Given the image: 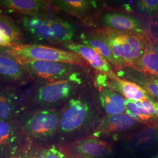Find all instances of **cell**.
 I'll list each match as a JSON object with an SVG mask.
<instances>
[{
  "mask_svg": "<svg viewBox=\"0 0 158 158\" xmlns=\"http://www.w3.org/2000/svg\"><path fill=\"white\" fill-rule=\"evenodd\" d=\"M100 34L110 46L119 68L135 65L148 49L147 42L141 34L120 32L107 29Z\"/></svg>",
  "mask_w": 158,
  "mask_h": 158,
  "instance_id": "obj_1",
  "label": "cell"
},
{
  "mask_svg": "<svg viewBox=\"0 0 158 158\" xmlns=\"http://www.w3.org/2000/svg\"><path fill=\"white\" fill-rule=\"evenodd\" d=\"M80 82L77 72L66 79L33 82L27 90L26 102L39 106H51L66 100Z\"/></svg>",
  "mask_w": 158,
  "mask_h": 158,
  "instance_id": "obj_2",
  "label": "cell"
},
{
  "mask_svg": "<svg viewBox=\"0 0 158 158\" xmlns=\"http://www.w3.org/2000/svg\"><path fill=\"white\" fill-rule=\"evenodd\" d=\"M6 53L14 59L63 63L85 67L86 62L78 54L49 46L23 44L13 46Z\"/></svg>",
  "mask_w": 158,
  "mask_h": 158,
  "instance_id": "obj_3",
  "label": "cell"
},
{
  "mask_svg": "<svg viewBox=\"0 0 158 158\" xmlns=\"http://www.w3.org/2000/svg\"><path fill=\"white\" fill-rule=\"evenodd\" d=\"M60 114L54 110H40L24 114L19 123L25 134L36 140H44L59 129Z\"/></svg>",
  "mask_w": 158,
  "mask_h": 158,
  "instance_id": "obj_4",
  "label": "cell"
},
{
  "mask_svg": "<svg viewBox=\"0 0 158 158\" xmlns=\"http://www.w3.org/2000/svg\"><path fill=\"white\" fill-rule=\"evenodd\" d=\"M15 60L23 66L33 82L62 80L76 72L77 66L70 64L43 60Z\"/></svg>",
  "mask_w": 158,
  "mask_h": 158,
  "instance_id": "obj_5",
  "label": "cell"
},
{
  "mask_svg": "<svg viewBox=\"0 0 158 158\" xmlns=\"http://www.w3.org/2000/svg\"><path fill=\"white\" fill-rule=\"evenodd\" d=\"M14 19L23 32L27 44H55L51 28V18L46 14L15 15Z\"/></svg>",
  "mask_w": 158,
  "mask_h": 158,
  "instance_id": "obj_6",
  "label": "cell"
},
{
  "mask_svg": "<svg viewBox=\"0 0 158 158\" xmlns=\"http://www.w3.org/2000/svg\"><path fill=\"white\" fill-rule=\"evenodd\" d=\"M90 108L87 102L71 98L60 115L59 129L63 134H70L80 129L90 117Z\"/></svg>",
  "mask_w": 158,
  "mask_h": 158,
  "instance_id": "obj_7",
  "label": "cell"
},
{
  "mask_svg": "<svg viewBox=\"0 0 158 158\" xmlns=\"http://www.w3.org/2000/svg\"><path fill=\"white\" fill-rule=\"evenodd\" d=\"M21 87L0 85V119L6 121H15L23 110V97L26 93Z\"/></svg>",
  "mask_w": 158,
  "mask_h": 158,
  "instance_id": "obj_8",
  "label": "cell"
},
{
  "mask_svg": "<svg viewBox=\"0 0 158 158\" xmlns=\"http://www.w3.org/2000/svg\"><path fill=\"white\" fill-rule=\"evenodd\" d=\"M33 83L23 66L6 54L0 55V85L19 87Z\"/></svg>",
  "mask_w": 158,
  "mask_h": 158,
  "instance_id": "obj_9",
  "label": "cell"
},
{
  "mask_svg": "<svg viewBox=\"0 0 158 158\" xmlns=\"http://www.w3.org/2000/svg\"><path fill=\"white\" fill-rule=\"evenodd\" d=\"M25 134L19 123L0 119V156L10 158L23 145Z\"/></svg>",
  "mask_w": 158,
  "mask_h": 158,
  "instance_id": "obj_10",
  "label": "cell"
},
{
  "mask_svg": "<svg viewBox=\"0 0 158 158\" xmlns=\"http://www.w3.org/2000/svg\"><path fill=\"white\" fill-rule=\"evenodd\" d=\"M49 2L44 0H0V11L19 15L45 14Z\"/></svg>",
  "mask_w": 158,
  "mask_h": 158,
  "instance_id": "obj_11",
  "label": "cell"
},
{
  "mask_svg": "<svg viewBox=\"0 0 158 158\" xmlns=\"http://www.w3.org/2000/svg\"><path fill=\"white\" fill-rule=\"evenodd\" d=\"M63 46L68 51L78 54L86 62L89 63L93 68L98 72L106 74L112 79L117 77L114 73L107 60L92 48L83 44L74 42L64 44Z\"/></svg>",
  "mask_w": 158,
  "mask_h": 158,
  "instance_id": "obj_12",
  "label": "cell"
},
{
  "mask_svg": "<svg viewBox=\"0 0 158 158\" xmlns=\"http://www.w3.org/2000/svg\"><path fill=\"white\" fill-rule=\"evenodd\" d=\"M105 27L110 30L125 33L141 34L143 33V27L138 19L128 15L110 12L102 18Z\"/></svg>",
  "mask_w": 158,
  "mask_h": 158,
  "instance_id": "obj_13",
  "label": "cell"
},
{
  "mask_svg": "<svg viewBox=\"0 0 158 158\" xmlns=\"http://www.w3.org/2000/svg\"><path fill=\"white\" fill-rule=\"evenodd\" d=\"M137 123L135 119L126 113L115 115H107L97 127L93 135L100 137L106 134L123 132L132 128Z\"/></svg>",
  "mask_w": 158,
  "mask_h": 158,
  "instance_id": "obj_14",
  "label": "cell"
},
{
  "mask_svg": "<svg viewBox=\"0 0 158 158\" xmlns=\"http://www.w3.org/2000/svg\"><path fill=\"white\" fill-rule=\"evenodd\" d=\"M126 111L137 122L152 123L158 121V102L143 100L131 101L125 98Z\"/></svg>",
  "mask_w": 158,
  "mask_h": 158,
  "instance_id": "obj_15",
  "label": "cell"
},
{
  "mask_svg": "<svg viewBox=\"0 0 158 158\" xmlns=\"http://www.w3.org/2000/svg\"><path fill=\"white\" fill-rule=\"evenodd\" d=\"M74 149L80 156L85 158H104L112 152V147L109 143L94 138L77 142Z\"/></svg>",
  "mask_w": 158,
  "mask_h": 158,
  "instance_id": "obj_16",
  "label": "cell"
},
{
  "mask_svg": "<svg viewBox=\"0 0 158 158\" xmlns=\"http://www.w3.org/2000/svg\"><path fill=\"white\" fill-rule=\"evenodd\" d=\"M51 3L56 9L79 18L97 7V1L91 0H55Z\"/></svg>",
  "mask_w": 158,
  "mask_h": 158,
  "instance_id": "obj_17",
  "label": "cell"
},
{
  "mask_svg": "<svg viewBox=\"0 0 158 158\" xmlns=\"http://www.w3.org/2000/svg\"><path fill=\"white\" fill-rule=\"evenodd\" d=\"M113 88L118 91L125 99L140 102L155 100L142 87L135 83L121 79L118 77L113 79Z\"/></svg>",
  "mask_w": 158,
  "mask_h": 158,
  "instance_id": "obj_18",
  "label": "cell"
},
{
  "mask_svg": "<svg viewBox=\"0 0 158 158\" xmlns=\"http://www.w3.org/2000/svg\"><path fill=\"white\" fill-rule=\"evenodd\" d=\"M102 107L108 115H115L125 113V98L110 89H104L99 94Z\"/></svg>",
  "mask_w": 158,
  "mask_h": 158,
  "instance_id": "obj_19",
  "label": "cell"
},
{
  "mask_svg": "<svg viewBox=\"0 0 158 158\" xmlns=\"http://www.w3.org/2000/svg\"><path fill=\"white\" fill-rule=\"evenodd\" d=\"M81 40L83 44L96 51L104 59H106L108 62L114 65V66L119 68L118 63L114 56L110 46L104 37L100 33L97 35H90L82 34L81 35Z\"/></svg>",
  "mask_w": 158,
  "mask_h": 158,
  "instance_id": "obj_20",
  "label": "cell"
},
{
  "mask_svg": "<svg viewBox=\"0 0 158 158\" xmlns=\"http://www.w3.org/2000/svg\"><path fill=\"white\" fill-rule=\"evenodd\" d=\"M158 139V128H148L131 136L127 142V146L131 151L139 152L151 147Z\"/></svg>",
  "mask_w": 158,
  "mask_h": 158,
  "instance_id": "obj_21",
  "label": "cell"
},
{
  "mask_svg": "<svg viewBox=\"0 0 158 158\" xmlns=\"http://www.w3.org/2000/svg\"><path fill=\"white\" fill-rule=\"evenodd\" d=\"M51 30L55 44H62L72 42L75 29L66 21L59 18H51Z\"/></svg>",
  "mask_w": 158,
  "mask_h": 158,
  "instance_id": "obj_22",
  "label": "cell"
},
{
  "mask_svg": "<svg viewBox=\"0 0 158 158\" xmlns=\"http://www.w3.org/2000/svg\"><path fill=\"white\" fill-rule=\"evenodd\" d=\"M0 30L12 40L15 45L27 44L23 32L14 18L1 11Z\"/></svg>",
  "mask_w": 158,
  "mask_h": 158,
  "instance_id": "obj_23",
  "label": "cell"
},
{
  "mask_svg": "<svg viewBox=\"0 0 158 158\" xmlns=\"http://www.w3.org/2000/svg\"><path fill=\"white\" fill-rule=\"evenodd\" d=\"M139 71L158 79V53L148 49L141 59L134 65Z\"/></svg>",
  "mask_w": 158,
  "mask_h": 158,
  "instance_id": "obj_24",
  "label": "cell"
},
{
  "mask_svg": "<svg viewBox=\"0 0 158 158\" xmlns=\"http://www.w3.org/2000/svg\"><path fill=\"white\" fill-rule=\"evenodd\" d=\"M10 158H44L42 151L31 144L23 145Z\"/></svg>",
  "mask_w": 158,
  "mask_h": 158,
  "instance_id": "obj_25",
  "label": "cell"
},
{
  "mask_svg": "<svg viewBox=\"0 0 158 158\" xmlns=\"http://www.w3.org/2000/svg\"><path fill=\"white\" fill-rule=\"evenodd\" d=\"M135 4L142 14L153 16L158 14V0H139L136 1Z\"/></svg>",
  "mask_w": 158,
  "mask_h": 158,
  "instance_id": "obj_26",
  "label": "cell"
},
{
  "mask_svg": "<svg viewBox=\"0 0 158 158\" xmlns=\"http://www.w3.org/2000/svg\"><path fill=\"white\" fill-rule=\"evenodd\" d=\"M142 87L152 96L158 100V79L148 78L141 80Z\"/></svg>",
  "mask_w": 158,
  "mask_h": 158,
  "instance_id": "obj_27",
  "label": "cell"
},
{
  "mask_svg": "<svg viewBox=\"0 0 158 158\" xmlns=\"http://www.w3.org/2000/svg\"><path fill=\"white\" fill-rule=\"evenodd\" d=\"M44 158H69L59 149L54 146L42 150Z\"/></svg>",
  "mask_w": 158,
  "mask_h": 158,
  "instance_id": "obj_28",
  "label": "cell"
},
{
  "mask_svg": "<svg viewBox=\"0 0 158 158\" xmlns=\"http://www.w3.org/2000/svg\"><path fill=\"white\" fill-rule=\"evenodd\" d=\"M15 46L12 40L0 30V47L9 49Z\"/></svg>",
  "mask_w": 158,
  "mask_h": 158,
  "instance_id": "obj_29",
  "label": "cell"
},
{
  "mask_svg": "<svg viewBox=\"0 0 158 158\" xmlns=\"http://www.w3.org/2000/svg\"><path fill=\"white\" fill-rule=\"evenodd\" d=\"M8 50V49H7L0 47V55H2V54H4V53L6 54V52H7Z\"/></svg>",
  "mask_w": 158,
  "mask_h": 158,
  "instance_id": "obj_30",
  "label": "cell"
},
{
  "mask_svg": "<svg viewBox=\"0 0 158 158\" xmlns=\"http://www.w3.org/2000/svg\"></svg>",
  "mask_w": 158,
  "mask_h": 158,
  "instance_id": "obj_31",
  "label": "cell"
}]
</instances>
